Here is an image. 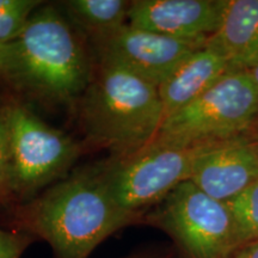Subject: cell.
<instances>
[{"label":"cell","instance_id":"5","mask_svg":"<svg viewBox=\"0 0 258 258\" xmlns=\"http://www.w3.org/2000/svg\"><path fill=\"white\" fill-rule=\"evenodd\" d=\"M257 116L258 91L250 72H230L166 117L154 140L180 147L226 143L240 139Z\"/></svg>","mask_w":258,"mask_h":258},{"label":"cell","instance_id":"7","mask_svg":"<svg viewBox=\"0 0 258 258\" xmlns=\"http://www.w3.org/2000/svg\"><path fill=\"white\" fill-rule=\"evenodd\" d=\"M205 146L180 147L153 140L121 158L101 161L106 189L118 207L145 217L180 183L189 180L192 164Z\"/></svg>","mask_w":258,"mask_h":258},{"label":"cell","instance_id":"13","mask_svg":"<svg viewBox=\"0 0 258 258\" xmlns=\"http://www.w3.org/2000/svg\"><path fill=\"white\" fill-rule=\"evenodd\" d=\"M131 4L125 0H67L61 6L72 27L95 42L128 24Z\"/></svg>","mask_w":258,"mask_h":258},{"label":"cell","instance_id":"2","mask_svg":"<svg viewBox=\"0 0 258 258\" xmlns=\"http://www.w3.org/2000/svg\"><path fill=\"white\" fill-rule=\"evenodd\" d=\"M96 63L67 18L55 6L42 5L18 38L2 44L0 79L43 103L76 108Z\"/></svg>","mask_w":258,"mask_h":258},{"label":"cell","instance_id":"18","mask_svg":"<svg viewBox=\"0 0 258 258\" xmlns=\"http://www.w3.org/2000/svg\"><path fill=\"white\" fill-rule=\"evenodd\" d=\"M232 258H258V239L240 246Z\"/></svg>","mask_w":258,"mask_h":258},{"label":"cell","instance_id":"21","mask_svg":"<svg viewBox=\"0 0 258 258\" xmlns=\"http://www.w3.org/2000/svg\"><path fill=\"white\" fill-rule=\"evenodd\" d=\"M0 51H2V46H0Z\"/></svg>","mask_w":258,"mask_h":258},{"label":"cell","instance_id":"10","mask_svg":"<svg viewBox=\"0 0 258 258\" xmlns=\"http://www.w3.org/2000/svg\"><path fill=\"white\" fill-rule=\"evenodd\" d=\"M189 180L213 199L230 201L258 180V141L207 145L194 161Z\"/></svg>","mask_w":258,"mask_h":258},{"label":"cell","instance_id":"16","mask_svg":"<svg viewBox=\"0 0 258 258\" xmlns=\"http://www.w3.org/2000/svg\"><path fill=\"white\" fill-rule=\"evenodd\" d=\"M16 205L8 127L0 105V209L10 211Z\"/></svg>","mask_w":258,"mask_h":258},{"label":"cell","instance_id":"6","mask_svg":"<svg viewBox=\"0 0 258 258\" xmlns=\"http://www.w3.org/2000/svg\"><path fill=\"white\" fill-rule=\"evenodd\" d=\"M144 218L165 231L186 258H232L243 245L227 205L190 180L176 186Z\"/></svg>","mask_w":258,"mask_h":258},{"label":"cell","instance_id":"12","mask_svg":"<svg viewBox=\"0 0 258 258\" xmlns=\"http://www.w3.org/2000/svg\"><path fill=\"white\" fill-rule=\"evenodd\" d=\"M230 72L227 61L218 51L207 46L196 50L158 88L165 118L199 98Z\"/></svg>","mask_w":258,"mask_h":258},{"label":"cell","instance_id":"11","mask_svg":"<svg viewBox=\"0 0 258 258\" xmlns=\"http://www.w3.org/2000/svg\"><path fill=\"white\" fill-rule=\"evenodd\" d=\"M225 57L231 72L258 64V0H227L221 24L206 42Z\"/></svg>","mask_w":258,"mask_h":258},{"label":"cell","instance_id":"8","mask_svg":"<svg viewBox=\"0 0 258 258\" xmlns=\"http://www.w3.org/2000/svg\"><path fill=\"white\" fill-rule=\"evenodd\" d=\"M91 44L96 61L123 67L158 88L191 54L205 46L163 36L129 24Z\"/></svg>","mask_w":258,"mask_h":258},{"label":"cell","instance_id":"19","mask_svg":"<svg viewBox=\"0 0 258 258\" xmlns=\"http://www.w3.org/2000/svg\"><path fill=\"white\" fill-rule=\"evenodd\" d=\"M249 72L251 74V77H252L253 83H254V85H256L257 91H258V64H257V66H254L252 70L249 71Z\"/></svg>","mask_w":258,"mask_h":258},{"label":"cell","instance_id":"15","mask_svg":"<svg viewBox=\"0 0 258 258\" xmlns=\"http://www.w3.org/2000/svg\"><path fill=\"white\" fill-rule=\"evenodd\" d=\"M42 5L40 0H0V46L18 38Z\"/></svg>","mask_w":258,"mask_h":258},{"label":"cell","instance_id":"20","mask_svg":"<svg viewBox=\"0 0 258 258\" xmlns=\"http://www.w3.org/2000/svg\"><path fill=\"white\" fill-rule=\"evenodd\" d=\"M128 258H150V257H144V256H134V257H128Z\"/></svg>","mask_w":258,"mask_h":258},{"label":"cell","instance_id":"14","mask_svg":"<svg viewBox=\"0 0 258 258\" xmlns=\"http://www.w3.org/2000/svg\"><path fill=\"white\" fill-rule=\"evenodd\" d=\"M233 217L241 244L258 239V180L225 202ZM241 245V246H243Z\"/></svg>","mask_w":258,"mask_h":258},{"label":"cell","instance_id":"1","mask_svg":"<svg viewBox=\"0 0 258 258\" xmlns=\"http://www.w3.org/2000/svg\"><path fill=\"white\" fill-rule=\"evenodd\" d=\"M8 213L12 230L46 240L55 258H88L106 238L144 218L116 205L106 189L101 161L71 171Z\"/></svg>","mask_w":258,"mask_h":258},{"label":"cell","instance_id":"9","mask_svg":"<svg viewBox=\"0 0 258 258\" xmlns=\"http://www.w3.org/2000/svg\"><path fill=\"white\" fill-rule=\"evenodd\" d=\"M227 0H134L128 24L163 36L206 44L221 24Z\"/></svg>","mask_w":258,"mask_h":258},{"label":"cell","instance_id":"17","mask_svg":"<svg viewBox=\"0 0 258 258\" xmlns=\"http://www.w3.org/2000/svg\"><path fill=\"white\" fill-rule=\"evenodd\" d=\"M34 239L23 232L0 227V258H21Z\"/></svg>","mask_w":258,"mask_h":258},{"label":"cell","instance_id":"3","mask_svg":"<svg viewBox=\"0 0 258 258\" xmlns=\"http://www.w3.org/2000/svg\"><path fill=\"white\" fill-rule=\"evenodd\" d=\"M92 82L77 103L86 140L112 158L129 156L156 139L165 116L158 86L131 71L96 61Z\"/></svg>","mask_w":258,"mask_h":258},{"label":"cell","instance_id":"4","mask_svg":"<svg viewBox=\"0 0 258 258\" xmlns=\"http://www.w3.org/2000/svg\"><path fill=\"white\" fill-rule=\"evenodd\" d=\"M8 127L17 205L63 179L84 152L79 141L51 127L16 98L0 103Z\"/></svg>","mask_w":258,"mask_h":258}]
</instances>
